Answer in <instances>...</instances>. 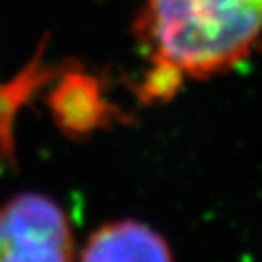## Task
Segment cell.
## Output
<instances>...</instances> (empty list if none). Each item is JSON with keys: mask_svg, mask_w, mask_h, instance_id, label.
Masks as SVG:
<instances>
[{"mask_svg": "<svg viewBox=\"0 0 262 262\" xmlns=\"http://www.w3.org/2000/svg\"><path fill=\"white\" fill-rule=\"evenodd\" d=\"M0 262H74V237L53 198L24 192L0 206Z\"/></svg>", "mask_w": 262, "mask_h": 262, "instance_id": "cell-2", "label": "cell"}, {"mask_svg": "<svg viewBox=\"0 0 262 262\" xmlns=\"http://www.w3.org/2000/svg\"><path fill=\"white\" fill-rule=\"evenodd\" d=\"M80 262H173V253L150 225L121 220L90 235Z\"/></svg>", "mask_w": 262, "mask_h": 262, "instance_id": "cell-3", "label": "cell"}, {"mask_svg": "<svg viewBox=\"0 0 262 262\" xmlns=\"http://www.w3.org/2000/svg\"><path fill=\"white\" fill-rule=\"evenodd\" d=\"M262 35V0H146L136 37L151 62L148 92L235 66Z\"/></svg>", "mask_w": 262, "mask_h": 262, "instance_id": "cell-1", "label": "cell"}]
</instances>
